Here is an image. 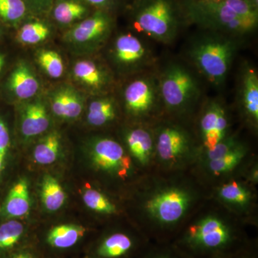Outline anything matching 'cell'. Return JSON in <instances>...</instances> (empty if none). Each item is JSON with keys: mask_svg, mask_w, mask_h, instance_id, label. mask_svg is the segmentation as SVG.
<instances>
[{"mask_svg": "<svg viewBox=\"0 0 258 258\" xmlns=\"http://www.w3.org/2000/svg\"><path fill=\"white\" fill-rule=\"evenodd\" d=\"M185 11L191 23L231 37L257 28L258 10L247 0H189Z\"/></svg>", "mask_w": 258, "mask_h": 258, "instance_id": "cell-1", "label": "cell"}, {"mask_svg": "<svg viewBox=\"0 0 258 258\" xmlns=\"http://www.w3.org/2000/svg\"><path fill=\"white\" fill-rule=\"evenodd\" d=\"M172 244L189 258H225L249 244L240 232L210 216L189 226Z\"/></svg>", "mask_w": 258, "mask_h": 258, "instance_id": "cell-2", "label": "cell"}, {"mask_svg": "<svg viewBox=\"0 0 258 258\" xmlns=\"http://www.w3.org/2000/svg\"><path fill=\"white\" fill-rule=\"evenodd\" d=\"M210 34L195 40L188 55L194 66L209 82L220 86L227 79L237 44L229 35L217 32Z\"/></svg>", "mask_w": 258, "mask_h": 258, "instance_id": "cell-3", "label": "cell"}, {"mask_svg": "<svg viewBox=\"0 0 258 258\" xmlns=\"http://www.w3.org/2000/svg\"><path fill=\"white\" fill-rule=\"evenodd\" d=\"M134 27L156 41L169 44L179 30V18L171 0H147L138 10Z\"/></svg>", "mask_w": 258, "mask_h": 258, "instance_id": "cell-4", "label": "cell"}, {"mask_svg": "<svg viewBox=\"0 0 258 258\" xmlns=\"http://www.w3.org/2000/svg\"><path fill=\"white\" fill-rule=\"evenodd\" d=\"M158 82L161 103L169 111H184L200 96L196 78L182 64L166 66L158 77Z\"/></svg>", "mask_w": 258, "mask_h": 258, "instance_id": "cell-5", "label": "cell"}, {"mask_svg": "<svg viewBox=\"0 0 258 258\" xmlns=\"http://www.w3.org/2000/svg\"><path fill=\"white\" fill-rule=\"evenodd\" d=\"M148 245L142 237L114 231L102 236L90 246L86 258H138Z\"/></svg>", "mask_w": 258, "mask_h": 258, "instance_id": "cell-6", "label": "cell"}, {"mask_svg": "<svg viewBox=\"0 0 258 258\" xmlns=\"http://www.w3.org/2000/svg\"><path fill=\"white\" fill-rule=\"evenodd\" d=\"M123 97L129 114L137 118L148 116L161 103L158 78L152 75L137 78L125 86Z\"/></svg>", "mask_w": 258, "mask_h": 258, "instance_id": "cell-7", "label": "cell"}, {"mask_svg": "<svg viewBox=\"0 0 258 258\" xmlns=\"http://www.w3.org/2000/svg\"><path fill=\"white\" fill-rule=\"evenodd\" d=\"M89 154L93 165L99 170L123 179L130 174L132 159L123 147L113 139H95L90 144Z\"/></svg>", "mask_w": 258, "mask_h": 258, "instance_id": "cell-8", "label": "cell"}, {"mask_svg": "<svg viewBox=\"0 0 258 258\" xmlns=\"http://www.w3.org/2000/svg\"><path fill=\"white\" fill-rule=\"evenodd\" d=\"M189 203V194L171 188L156 194L148 201L147 210L161 227H172L184 216Z\"/></svg>", "mask_w": 258, "mask_h": 258, "instance_id": "cell-9", "label": "cell"}, {"mask_svg": "<svg viewBox=\"0 0 258 258\" xmlns=\"http://www.w3.org/2000/svg\"><path fill=\"white\" fill-rule=\"evenodd\" d=\"M113 20L108 13L98 11L66 32V41L76 45L96 47L109 36Z\"/></svg>", "mask_w": 258, "mask_h": 258, "instance_id": "cell-10", "label": "cell"}, {"mask_svg": "<svg viewBox=\"0 0 258 258\" xmlns=\"http://www.w3.org/2000/svg\"><path fill=\"white\" fill-rule=\"evenodd\" d=\"M113 59L120 67L128 70L147 69L153 60L152 51L139 37L132 34H123L115 39Z\"/></svg>", "mask_w": 258, "mask_h": 258, "instance_id": "cell-11", "label": "cell"}, {"mask_svg": "<svg viewBox=\"0 0 258 258\" xmlns=\"http://www.w3.org/2000/svg\"><path fill=\"white\" fill-rule=\"evenodd\" d=\"M89 230L84 226L75 224H62L51 227L44 235L42 246L47 253L54 255L70 252L77 249L86 240Z\"/></svg>", "mask_w": 258, "mask_h": 258, "instance_id": "cell-12", "label": "cell"}, {"mask_svg": "<svg viewBox=\"0 0 258 258\" xmlns=\"http://www.w3.org/2000/svg\"><path fill=\"white\" fill-rule=\"evenodd\" d=\"M227 112L220 102H210L200 120V133L205 150H209L222 142L228 128Z\"/></svg>", "mask_w": 258, "mask_h": 258, "instance_id": "cell-13", "label": "cell"}, {"mask_svg": "<svg viewBox=\"0 0 258 258\" xmlns=\"http://www.w3.org/2000/svg\"><path fill=\"white\" fill-rule=\"evenodd\" d=\"M3 88L5 93L12 98L25 101L37 94L40 83L30 66L20 62L5 80Z\"/></svg>", "mask_w": 258, "mask_h": 258, "instance_id": "cell-14", "label": "cell"}, {"mask_svg": "<svg viewBox=\"0 0 258 258\" xmlns=\"http://www.w3.org/2000/svg\"><path fill=\"white\" fill-rule=\"evenodd\" d=\"M189 141L184 131L173 125L163 127L157 132L155 148L161 160L174 161L189 149Z\"/></svg>", "mask_w": 258, "mask_h": 258, "instance_id": "cell-15", "label": "cell"}, {"mask_svg": "<svg viewBox=\"0 0 258 258\" xmlns=\"http://www.w3.org/2000/svg\"><path fill=\"white\" fill-rule=\"evenodd\" d=\"M30 197L26 179H19L10 186L0 202V220L17 219L30 211Z\"/></svg>", "mask_w": 258, "mask_h": 258, "instance_id": "cell-16", "label": "cell"}, {"mask_svg": "<svg viewBox=\"0 0 258 258\" xmlns=\"http://www.w3.org/2000/svg\"><path fill=\"white\" fill-rule=\"evenodd\" d=\"M239 100L241 108L252 124L258 123V76L255 69L244 64L241 71Z\"/></svg>", "mask_w": 258, "mask_h": 258, "instance_id": "cell-17", "label": "cell"}, {"mask_svg": "<svg viewBox=\"0 0 258 258\" xmlns=\"http://www.w3.org/2000/svg\"><path fill=\"white\" fill-rule=\"evenodd\" d=\"M50 117L46 107L41 101H34L21 107L20 111V131L26 139L37 137L50 126Z\"/></svg>", "mask_w": 258, "mask_h": 258, "instance_id": "cell-18", "label": "cell"}, {"mask_svg": "<svg viewBox=\"0 0 258 258\" xmlns=\"http://www.w3.org/2000/svg\"><path fill=\"white\" fill-rule=\"evenodd\" d=\"M50 106L56 116L64 119H76L82 113V96L74 88H61L52 93Z\"/></svg>", "mask_w": 258, "mask_h": 258, "instance_id": "cell-19", "label": "cell"}, {"mask_svg": "<svg viewBox=\"0 0 258 258\" xmlns=\"http://www.w3.org/2000/svg\"><path fill=\"white\" fill-rule=\"evenodd\" d=\"M26 235V227L20 220H0V258L27 246L23 244Z\"/></svg>", "mask_w": 258, "mask_h": 258, "instance_id": "cell-20", "label": "cell"}, {"mask_svg": "<svg viewBox=\"0 0 258 258\" xmlns=\"http://www.w3.org/2000/svg\"><path fill=\"white\" fill-rule=\"evenodd\" d=\"M125 139L132 157L140 164H148L155 148V141L150 132L141 127L130 129Z\"/></svg>", "mask_w": 258, "mask_h": 258, "instance_id": "cell-21", "label": "cell"}, {"mask_svg": "<svg viewBox=\"0 0 258 258\" xmlns=\"http://www.w3.org/2000/svg\"><path fill=\"white\" fill-rule=\"evenodd\" d=\"M74 75L85 86L97 91L106 88L111 81L106 70L91 60L78 61L74 64Z\"/></svg>", "mask_w": 258, "mask_h": 258, "instance_id": "cell-22", "label": "cell"}, {"mask_svg": "<svg viewBox=\"0 0 258 258\" xmlns=\"http://www.w3.org/2000/svg\"><path fill=\"white\" fill-rule=\"evenodd\" d=\"M116 117V105L109 97L97 98L90 103L87 113L88 123L101 127L111 123Z\"/></svg>", "mask_w": 258, "mask_h": 258, "instance_id": "cell-23", "label": "cell"}, {"mask_svg": "<svg viewBox=\"0 0 258 258\" xmlns=\"http://www.w3.org/2000/svg\"><path fill=\"white\" fill-rule=\"evenodd\" d=\"M61 149V138L57 132L45 136L35 146L33 151L34 161L40 165H50L58 159Z\"/></svg>", "mask_w": 258, "mask_h": 258, "instance_id": "cell-24", "label": "cell"}, {"mask_svg": "<svg viewBox=\"0 0 258 258\" xmlns=\"http://www.w3.org/2000/svg\"><path fill=\"white\" fill-rule=\"evenodd\" d=\"M41 197L44 207L50 212L60 210L66 200L63 188L60 182L51 175L45 176L42 180Z\"/></svg>", "mask_w": 258, "mask_h": 258, "instance_id": "cell-25", "label": "cell"}, {"mask_svg": "<svg viewBox=\"0 0 258 258\" xmlns=\"http://www.w3.org/2000/svg\"><path fill=\"white\" fill-rule=\"evenodd\" d=\"M88 13L86 5L78 0H58L53 8V17L62 25H69L84 18Z\"/></svg>", "mask_w": 258, "mask_h": 258, "instance_id": "cell-26", "label": "cell"}, {"mask_svg": "<svg viewBox=\"0 0 258 258\" xmlns=\"http://www.w3.org/2000/svg\"><path fill=\"white\" fill-rule=\"evenodd\" d=\"M12 137L9 125L0 113V190L6 179L11 158Z\"/></svg>", "mask_w": 258, "mask_h": 258, "instance_id": "cell-27", "label": "cell"}, {"mask_svg": "<svg viewBox=\"0 0 258 258\" xmlns=\"http://www.w3.org/2000/svg\"><path fill=\"white\" fill-rule=\"evenodd\" d=\"M245 154V149L239 144L222 157L209 161V169L215 175H222L230 172L240 164Z\"/></svg>", "mask_w": 258, "mask_h": 258, "instance_id": "cell-28", "label": "cell"}, {"mask_svg": "<svg viewBox=\"0 0 258 258\" xmlns=\"http://www.w3.org/2000/svg\"><path fill=\"white\" fill-rule=\"evenodd\" d=\"M50 28L42 22H32L24 25L19 30L17 38L25 45L40 43L50 35Z\"/></svg>", "mask_w": 258, "mask_h": 258, "instance_id": "cell-29", "label": "cell"}, {"mask_svg": "<svg viewBox=\"0 0 258 258\" xmlns=\"http://www.w3.org/2000/svg\"><path fill=\"white\" fill-rule=\"evenodd\" d=\"M27 13L23 0H0V20L10 25H18Z\"/></svg>", "mask_w": 258, "mask_h": 258, "instance_id": "cell-30", "label": "cell"}, {"mask_svg": "<svg viewBox=\"0 0 258 258\" xmlns=\"http://www.w3.org/2000/svg\"><path fill=\"white\" fill-rule=\"evenodd\" d=\"M219 196L225 203L241 207L247 205L250 198L248 190L235 181L224 184L219 189Z\"/></svg>", "mask_w": 258, "mask_h": 258, "instance_id": "cell-31", "label": "cell"}, {"mask_svg": "<svg viewBox=\"0 0 258 258\" xmlns=\"http://www.w3.org/2000/svg\"><path fill=\"white\" fill-rule=\"evenodd\" d=\"M83 200L88 208L98 213L113 215L117 210L114 204L111 203L103 194L93 189H86L83 194Z\"/></svg>", "mask_w": 258, "mask_h": 258, "instance_id": "cell-32", "label": "cell"}, {"mask_svg": "<svg viewBox=\"0 0 258 258\" xmlns=\"http://www.w3.org/2000/svg\"><path fill=\"white\" fill-rule=\"evenodd\" d=\"M37 60L43 71L52 79H58L63 74V61L55 51L40 50L37 53Z\"/></svg>", "mask_w": 258, "mask_h": 258, "instance_id": "cell-33", "label": "cell"}, {"mask_svg": "<svg viewBox=\"0 0 258 258\" xmlns=\"http://www.w3.org/2000/svg\"><path fill=\"white\" fill-rule=\"evenodd\" d=\"M138 258H189L176 248L172 244L170 245L161 244L157 246L148 245L147 248Z\"/></svg>", "mask_w": 258, "mask_h": 258, "instance_id": "cell-34", "label": "cell"}, {"mask_svg": "<svg viewBox=\"0 0 258 258\" xmlns=\"http://www.w3.org/2000/svg\"><path fill=\"white\" fill-rule=\"evenodd\" d=\"M238 142L233 137H226L211 149L206 151L208 161L214 160L225 155L239 145Z\"/></svg>", "mask_w": 258, "mask_h": 258, "instance_id": "cell-35", "label": "cell"}, {"mask_svg": "<svg viewBox=\"0 0 258 258\" xmlns=\"http://www.w3.org/2000/svg\"><path fill=\"white\" fill-rule=\"evenodd\" d=\"M32 246H25L22 248L17 249L3 258H41V254L37 249Z\"/></svg>", "mask_w": 258, "mask_h": 258, "instance_id": "cell-36", "label": "cell"}, {"mask_svg": "<svg viewBox=\"0 0 258 258\" xmlns=\"http://www.w3.org/2000/svg\"><path fill=\"white\" fill-rule=\"evenodd\" d=\"M37 11L45 12L51 8L52 0H27Z\"/></svg>", "mask_w": 258, "mask_h": 258, "instance_id": "cell-37", "label": "cell"}, {"mask_svg": "<svg viewBox=\"0 0 258 258\" xmlns=\"http://www.w3.org/2000/svg\"><path fill=\"white\" fill-rule=\"evenodd\" d=\"M225 258H257V255L254 249H251L250 246L248 244L243 249Z\"/></svg>", "mask_w": 258, "mask_h": 258, "instance_id": "cell-38", "label": "cell"}, {"mask_svg": "<svg viewBox=\"0 0 258 258\" xmlns=\"http://www.w3.org/2000/svg\"><path fill=\"white\" fill-rule=\"evenodd\" d=\"M88 4L93 5V6L98 7V8H103L106 7L111 3V0H83Z\"/></svg>", "mask_w": 258, "mask_h": 258, "instance_id": "cell-39", "label": "cell"}, {"mask_svg": "<svg viewBox=\"0 0 258 258\" xmlns=\"http://www.w3.org/2000/svg\"><path fill=\"white\" fill-rule=\"evenodd\" d=\"M5 62H6V55L0 52V74L4 69Z\"/></svg>", "mask_w": 258, "mask_h": 258, "instance_id": "cell-40", "label": "cell"}, {"mask_svg": "<svg viewBox=\"0 0 258 258\" xmlns=\"http://www.w3.org/2000/svg\"><path fill=\"white\" fill-rule=\"evenodd\" d=\"M3 35V30H2L1 26H0V37Z\"/></svg>", "mask_w": 258, "mask_h": 258, "instance_id": "cell-41", "label": "cell"}, {"mask_svg": "<svg viewBox=\"0 0 258 258\" xmlns=\"http://www.w3.org/2000/svg\"><path fill=\"white\" fill-rule=\"evenodd\" d=\"M41 258H47V257H41Z\"/></svg>", "mask_w": 258, "mask_h": 258, "instance_id": "cell-42", "label": "cell"}]
</instances>
